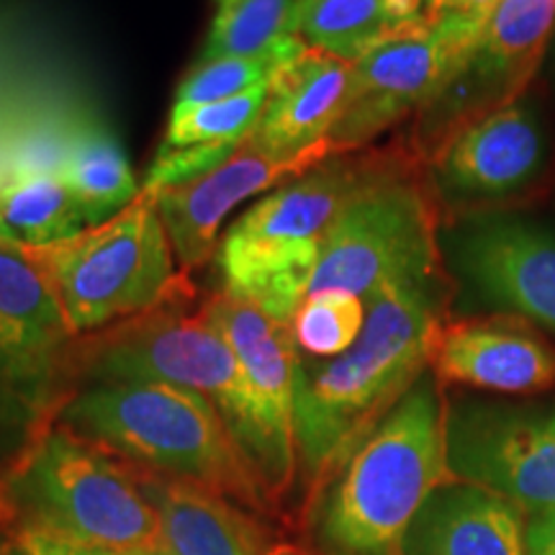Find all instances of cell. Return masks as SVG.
<instances>
[{
  "instance_id": "6da1fadb",
  "label": "cell",
  "mask_w": 555,
  "mask_h": 555,
  "mask_svg": "<svg viewBox=\"0 0 555 555\" xmlns=\"http://www.w3.org/2000/svg\"><path fill=\"white\" fill-rule=\"evenodd\" d=\"M365 327L337 358H307L296 367L298 466L330 483L380 420L429 371L442 324V288L388 286L367 298Z\"/></svg>"
},
{
  "instance_id": "7a4b0ae2",
  "label": "cell",
  "mask_w": 555,
  "mask_h": 555,
  "mask_svg": "<svg viewBox=\"0 0 555 555\" xmlns=\"http://www.w3.org/2000/svg\"><path fill=\"white\" fill-rule=\"evenodd\" d=\"M446 399L427 371L350 455L319 509L322 555H401L404 535L448 468Z\"/></svg>"
},
{
  "instance_id": "3957f363",
  "label": "cell",
  "mask_w": 555,
  "mask_h": 555,
  "mask_svg": "<svg viewBox=\"0 0 555 555\" xmlns=\"http://www.w3.org/2000/svg\"><path fill=\"white\" fill-rule=\"evenodd\" d=\"M54 422L129 466L191 478L255 509L266 496L224 416L191 388L157 380L88 384L73 391Z\"/></svg>"
},
{
  "instance_id": "277c9868",
  "label": "cell",
  "mask_w": 555,
  "mask_h": 555,
  "mask_svg": "<svg viewBox=\"0 0 555 555\" xmlns=\"http://www.w3.org/2000/svg\"><path fill=\"white\" fill-rule=\"evenodd\" d=\"M397 157L339 152L245 208L219 240V291L278 322H294L309 294L319 247L339 211Z\"/></svg>"
},
{
  "instance_id": "5b68a950",
  "label": "cell",
  "mask_w": 555,
  "mask_h": 555,
  "mask_svg": "<svg viewBox=\"0 0 555 555\" xmlns=\"http://www.w3.org/2000/svg\"><path fill=\"white\" fill-rule=\"evenodd\" d=\"M0 509L73 543L129 555H168L163 527L134 468L54 422L0 481Z\"/></svg>"
},
{
  "instance_id": "8992f818",
  "label": "cell",
  "mask_w": 555,
  "mask_h": 555,
  "mask_svg": "<svg viewBox=\"0 0 555 555\" xmlns=\"http://www.w3.org/2000/svg\"><path fill=\"white\" fill-rule=\"evenodd\" d=\"M57 296L75 337L95 335L165 304L189 281L152 193L54 245L26 249Z\"/></svg>"
},
{
  "instance_id": "52a82bcc",
  "label": "cell",
  "mask_w": 555,
  "mask_h": 555,
  "mask_svg": "<svg viewBox=\"0 0 555 555\" xmlns=\"http://www.w3.org/2000/svg\"><path fill=\"white\" fill-rule=\"evenodd\" d=\"M75 373L88 384L157 380L204 393L247 455L253 404L245 371L232 345L208 319L193 278L147 314L78 337Z\"/></svg>"
},
{
  "instance_id": "ba28073f",
  "label": "cell",
  "mask_w": 555,
  "mask_h": 555,
  "mask_svg": "<svg viewBox=\"0 0 555 555\" xmlns=\"http://www.w3.org/2000/svg\"><path fill=\"white\" fill-rule=\"evenodd\" d=\"M442 262L429 183L397 157L347 201L324 234L309 294L347 291L367 301L388 286L446 288Z\"/></svg>"
},
{
  "instance_id": "9c48e42d",
  "label": "cell",
  "mask_w": 555,
  "mask_h": 555,
  "mask_svg": "<svg viewBox=\"0 0 555 555\" xmlns=\"http://www.w3.org/2000/svg\"><path fill=\"white\" fill-rule=\"evenodd\" d=\"M78 337L29 253L0 245V468L9 474L73 397Z\"/></svg>"
},
{
  "instance_id": "30bf717a",
  "label": "cell",
  "mask_w": 555,
  "mask_h": 555,
  "mask_svg": "<svg viewBox=\"0 0 555 555\" xmlns=\"http://www.w3.org/2000/svg\"><path fill=\"white\" fill-rule=\"evenodd\" d=\"M481 29L457 16L422 18L350 65L330 147L360 152L414 111H425L463 73Z\"/></svg>"
},
{
  "instance_id": "8fae6325",
  "label": "cell",
  "mask_w": 555,
  "mask_h": 555,
  "mask_svg": "<svg viewBox=\"0 0 555 555\" xmlns=\"http://www.w3.org/2000/svg\"><path fill=\"white\" fill-rule=\"evenodd\" d=\"M455 481L496 491L525 515L555 509V401L461 399L446 409Z\"/></svg>"
},
{
  "instance_id": "7c38bea8",
  "label": "cell",
  "mask_w": 555,
  "mask_h": 555,
  "mask_svg": "<svg viewBox=\"0 0 555 555\" xmlns=\"http://www.w3.org/2000/svg\"><path fill=\"white\" fill-rule=\"evenodd\" d=\"M547 170L543 121L532 103L519 99L442 137L429 155L427 183L437 201L466 217L532 196Z\"/></svg>"
},
{
  "instance_id": "4fadbf2b",
  "label": "cell",
  "mask_w": 555,
  "mask_h": 555,
  "mask_svg": "<svg viewBox=\"0 0 555 555\" xmlns=\"http://www.w3.org/2000/svg\"><path fill=\"white\" fill-rule=\"evenodd\" d=\"M208 319L232 345L247 378L253 404V440L247 457L266 496L288 489L298 468L296 450V367L298 347L286 322L253 304L211 291L204 296Z\"/></svg>"
},
{
  "instance_id": "5bb4252c",
  "label": "cell",
  "mask_w": 555,
  "mask_h": 555,
  "mask_svg": "<svg viewBox=\"0 0 555 555\" xmlns=\"http://www.w3.org/2000/svg\"><path fill=\"white\" fill-rule=\"evenodd\" d=\"M457 281L489 314H512L555 335V232L509 214H466L448 234Z\"/></svg>"
},
{
  "instance_id": "9a60e30c",
  "label": "cell",
  "mask_w": 555,
  "mask_h": 555,
  "mask_svg": "<svg viewBox=\"0 0 555 555\" xmlns=\"http://www.w3.org/2000/svg\"><path fill=\"white\" fill-rule=\"evenodd\" d=\"M330 155V150H317L296 159H278L242 142V147L208 176L157 193L155 198L180 273L193 278L198 270L211 266L217 258L221 229L234 208L247 204L249 198L266 196Z\"/></svg>"
},
{
  "instance_id": "2e32d148",
  "label": "cell",
  "mask_w": 555,
  "mask_h": 555,
  "mask_svg": "<svg viewBox=\"0 0 555 555\" xmlns=\"http://www.w3.org/2000/svg\"><path fill=\"white\" fill-rule=\"evenodd\" d=\"M440 384L527 397L555 388V347L512 314L442 319L429 356Z\"/></svg>"
},
{
  "instance_id": "e0dca14e",
  "label": "cell",
  "mask_w": 555,
  "mask_h": 555,
  "mask_svg": "<svg viewBox=\"0 0 555 555\" xmlns=\"http://www.w3.org/2000/svg\"><path fill=\"white\" fill-rule=\"evenodd\" d=\"M347 82L350 62L307 47L273 80L266 111L245 144L278 159L332 152L330 134L343 114Z\"/></svg>"
},
{
  "instance_id": "ac0fdd59",
  "label": "cell",
  "mask_w": 555,
  "mask_h": 555,
  "mask_svg": "<svg viewBox=\"0 0 555 555\" xmlns=\"http://www.w3.org/2000/svg\"><path fill=\"white\" fill-rule=\"evenodd\" d=\"M525 512L496 491L448 481L409 525L401 555H527Z\"/></svg>"
},
{
  "instance_id": "d6986e66",
  "label": "cell",
  "mask_w": 555,
  "mask_h": 555,
  "mask_svg": "<svg viewBox=\"0 0 555 555\" xmlns=\"http://www.w3.org/2000/svg\"><path fill=\"white\" fill-rule=\"evenodd\" d=\"M131 468L155 506L168 555H270L266 532L234 499L191 478Z\"/></svg>"
},
{
  "instance_id": "ffe728a7",
  "label": "cell",
  "mask_w": 555,
  "mask_h": 555,
  "mask_svg": "<svg viewBox=\"0 0 555 555\" xmlns=\"http://www.w3.org/2000/svg\"><path fill=\"white\" fill-rule=\"evenodd\" d=\"M553 31L555 0H502L496 5L461 73L486 111L522 99Z\"/></svg>"
},
{
  "instance_id": "44dd1931",
  "label": "cell",
  "mask_w": 555,
  "mask_h": 555,
  "mask_svg": "<svg viewBox=\"0 0 555 555\" xmlns=\"http://www.w3.org/2000/svg\"><path fill=\"white\" fill-rule=\"evenodd\" d=\"M422 18L425 0H301L296 37L352 65Z\"/></svg>"
},
{
  "instance_id": "7402d4cb",
  "label": "cell",
  "mask_w": 555,
  "mask_h": 555,
  "mask_svg": "<svg viewBox=\"0 0 555 555\" xmlns=\"http://www.w3.org/2000/svg\"><path fill=\"white\" fill-rule=\"evenodd\" d=\"M60 178L88 227L116 217L142 193L119 139L103 127H86L69 139Z\"/></svg>"
},
{
  "instance_id": "603a6c76",
  "label": "cell",
  "mask_w": 555,
  "mask_h": 555,
  "mask_svg": "<svg viewBox=\"0 0 555 555\" xmlns=\"http://www.w3.org/2000/svg\"><path fill=\"white\" fill-rule=\"evenodd\" d=\"M0 227L9 247L37 249L88 229L60 172H16L0 185Z\"/></svg>"
},
{
  "instance_id": "cb8c5ba5",
  "label": "cell",
  "mask_w": 555,
  "mask_h": 555,
  "mask_svg": "<svg viewBox=\"0 0 555 555\" xmlns=\"http://www.w3.org/2000/svg\"><path fill=\"white\" fill-rule=\"evenodd\" d=\"M298 3L301 0H217L196 62L249 57L270 50L275 41L296 37Z\"/></svg>"
},
{
  "instance_id": "d4e9b609",
  "label": "cell",
  "mask_w": 555,
  "mask_h": 555,
  "mask_svg": "<svg viewBox=\"0 0 555 555\" xmlns=\"http://www.w3.org/2000/svg\"><path fill=\"white\" fill-rule=\"evenodd\" d=\"M304 50H307V44L301 39L286 37L275 41L270 50L249 54V57L196 62L185 73V78L180 80L170 111L206 106V103H217L224 99H234L240 93H247V90L258 88L262 82L275 80Z\"/></svg>"
},
{
  "instance_id": "484cf974",
  "label": "cell",
  "mask_w": 555,
  "mask_h": 555,
  "mask_svg": "<svg viewBox=\"0 0 555 555\" xmlns=\"http://www.w3.org/2000/svg\"><path fill=\"white\" fill-rule=\"evenodd\" d=\"M270 88H273V80L234 95V99L185 111H170L163 147L178 150L206 142H245L258 127L262 111H266Z\"/></svg>"
},
{
  "instance_id": "4316f807",
  "label": "cell",
  "mask_w": 555,
  "mask_h": 555,
  "mask_svg": "<svg viewBox=\"0 0 555 555\" xmlns=\"http://www.w3.org/2000/svg\"><path fill=\"white\" fill-rule=\"evenodd\" d=\"M367 304L347 291L309 294L298 307L291 330L296 347L307 358H337L350 350L365 327Z\"/></svg>"
},
{
  "instance_id": "83f0119b",
  "label": "cell",
  "mask_w": 555,
  "mask_h": 555,
  "mask_svg": "<svg viewBox=\"0 0 555 555\" xmlns=\"http://www.w3.org/2000/svg\"><path fill=\"white\" fill-rule=\"evenodd\" d=\"M242 147V142H206L191 144V147L165 150L159 147L157 157L152 159L147 176H144L142 193H157L176 189V185L191 183V180L204 178Z\"/></svg>"
},
{
  "instance_id": "f1b7e54d",
  "label": "cell",
  "mask_w": 555,
  "mask_h": 555,
  "mask_svg": "<svg viewBox=\"0 0 555 555\" xmlns=\"http://www.w3.org/2000/svg\"><path fill=\"white\" fill-rule=\"evenodd\" d=\"M16 551H21L24 555H129V553L103 551V547L80 545V543H73V540L50 535V532H39V530H18Z\"/></svg>"
},
{
  "instance_id": "f546056e",
  "label": "cell",
  "mask_w": 555,
  "mask_h": 555,
  "mask_svg": "<svg viewBox=\"0 0 555 555\" xmlns=\"http://www.w3.org/2000/svg\"><path fill=\"white\" fill-rule=\"evenodd\" d=\"M525 551L527 555H555V509L527 519Z\"/></svg>"
},
{
  "instance_id": "4dcf8cb0",
  "label": "cell",
  "mask_w": 555,
  "mask_h": 555,
  "mask_svg": "<svg viewBox=\"0 0 555 555\" xmlns=\"http://www.w3.org/2000/svg\"><path fill=\"white\" fill-rule=\"evenodd\" d=\"M499 3H502V0H446V5H442V9L429 18L457 16L463 21H468V24L478 26V29H483L486 21H489V16L494 13Z\"/></svg>"
},
{
  "instance_id": "1f68e13d",
  "label": "cell",
  "mask_w": 555,
  "mask_h": 555,
  "mask_svg": "<svg viewBox=\"0 0 555 555\" xmlns=\"http://www.w3.org/2000/svg\"><path fill=\"white\" fill-rule=\"evenodd\" d=\"M442 5H446V0H425V16H427V18L435 16V13L440 11Z\"/></svg>"
},
{
  "instance_id": "d6a6232c",
  "label": "cell",
  "mask_w": 555,
  "mask_h": 555,
  "mask_svg": "<svg viewBox=\"0 0 555 555\" xmlns=\"http://www.w3.org/2000/svg\"><path fill=\"white\" fill-rule=\"evenodd\" d=\"M0 245L9 247V242H5V234H3V227H0Z\"/></svg>"
},
{
  "instance_id": "836d02e7",
  "label": "cell",
  "mask_w": 555,
  "mask_h": 555,
  "mask_svg": "<svg viewBox=\"0 0 555 555\" xmlns=\"http://www.w3.org/2000/svg\"><path fill=\"white\" fill-rule=\"evenodd\" d=\"M9 555H24V553H21V551H16V547H13V551H11Z\"/></svg>"
}]
</instances>
